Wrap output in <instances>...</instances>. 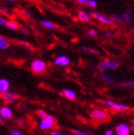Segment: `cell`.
I'll return each instance as SVG.
<instances>
[{
	"instance_id": "obj_1",
	"label": "cell",
	"mask_w": 134,
	"mask_h": 135,
	"mask_svg": "<svg viewBox=\"0 0 134 135\" xmlns=\"http://www.w3.org/2000/svg\"><path fill=\"white\" fill-rule=\"evenodd\" d=\"M119 67V62L117 60H109V59H106L100 61L98 64V68L103 71H108V70H116Z\"/></svg>"
},
{
	"instance_id": "obj_2",
	"label": "cell",
	"mask_w": 134,
	"mask_h": 135,
	"mask_svg": "<svg viewBox=\"0 0 134 135\" xmlns=\"http://www.w3.org/2000/svg\"><path fill=\"white\" fill-rule=\"evenodd\" d=\"M47 69V64L45 61L42 60H34L31 63V70L33 71L35 74H42L46 71Z\"/></svg>"
},
{
	"instance_id": "obj_3",
	"label": "cell",
	"mask_w": 134,
	"mask_h": 135,
	"mask_svg": "<svg viewBox=\"0 0 134 135\" xmlns=\"http://www.w3.org/2000/svg\"><path fill=\"white\" fill-rule=\"evenodd\" d=\"M55 124H56V119L51 115H48L45 118L40 120L39 127L41 130H49L54 127Z\"/></svg>"
},
{
	"instance_id": "obj_4",
	"label": "cell",
	"mask_w": 134,
	"mask_h": 135,
	"mask_svg": "<svg viewBox=\"0 0 134 135\" xmlns=\"http://www.w3.org/2000/svg\"><path fill=\"white\" fill-rule=\"evenodd\" d=\"M103 105L106 107H108L110 109H113L115 111H126L128 109V107L126 104H119L114 101H111V100H106L103 103Z\"/></svg>"
},
{
	"instance_id": "obj_5",
	"label": "cell",
	"mask_w": 134,
	"mask_h": 135,
	"mask_svg": "<svg viewBox=\"0 0 134 135\" xmlns=\"http://www.w3.org/2000/svg\"><path fill=\"white\" fill-rule=\"evenodd\" d=\"M91 16H92L93 18H95L96 20H98L100 23L104 24V25H109V26H110V25H113L114 24L113 20H112L110 17L106 16L104 15L98 13V12H93V13H91Z\"/></svg>"
},
{
	"instance_id": "obj_6",
	"label": "cell",
	"mask_w": 134,
	"mask_h": 135,
	"mask_svg": "<svg viewBox=\"0 0 134 135\" xmlns=\"http://www.w3.org/2000/svg\"><path fill=\"white\" fill-rule=\"evenodd\" d=\"M90 117L93 120H95V121H104V120L107 119L108 114L103 109L96 108V109H93L92 111H91Z\"/></svg>"
},
{
	"instance_id": "obj_7",
	"label": "cell",
	"mask_w": 134,
	"mask_h": 135,
	"mask_svg": "<svg viewBox=\"0 0 134 135\" xmlns=\"http://www.w3.org/2000/svg\"><path fill=\"white\" fill-rule=\"evenodd\" d=\"M131 128L126 124H119L115 128V135H130Z\"/></svg>"
},
{
	"instance_id": "obj_8",
	"label": "cell",
	"mask_w": 134,
	"mask_h": 135,
	"mask_svg": "<svg viewBox=\"0 0 134 135\" xmlns=\"http://www.w3.org/2000/svg\"><path fill=\"white\" fill-rule=\"evenodd\" d=\"M71 62L70 60V57L64 56V55H60L59 57H57L54 60V64L56 66H60V67H65V66H68Z\"/></svg>"
},
{
	"instance_id": "obj_9",
	"label": "cell",
	"mask_w": 134,
	"mask_h": 135,
	"mask_svg": "<svg viewBox=\"0 0 134 135\" xmlns=\"http://www.w3.org/2000/svg\"><path fill=\"white\" fill-rule=\"evenodd\" d=\"M2 95V99L6 102V103H8V104H13L15 102H16L18 100V95L13 91H6L5 93L1 94Z\"/></svg>"
},
{
	"instance_id": "obj_10",
	"label": "cell",
	"mask_w": 134,
	"mask_h": 135,
	"mask_svg": "<svg viewBox=\"0 0 134 135\" xmlns=\"http://www.w3.org/2000/svg\"><path fill=\"white\" fill-rule=\"evenodd\" d=\"M13 112L12 110V108L7 105L2 107L0 108V117L2 118L3 120H10L13 118Z\"/></svg>"
},
{
	"instance_id": "obj_11",
	"label": "cell",
	"mask_w": 134,
	"mask_h": 135,
	"mask_svg": "<svg viewBox=\"0 0 134 135\" xmlns=\"http://www.w3.org/2000/svg\"><path fill=\"white\" fill-rule=\"evenodd\" d=\"M11 83L9 81V80L5 78H1L0 79V94L5 93L6 91H8L10 89Z\"/></svg>"
},
{
	"instance_id": "obj_12",
	"label": "cell",
	"mask_w": 134,
	"mask_h": 135,
	"mask_svg": "<svg viewBox=\"0 0 134 135\" xmlns=\"http://www.w3.org/2000/svg\"><path fill=\"white\" fill-rule=\"evenodd\" d=\"M63 96H64L66 99L70 100V101H74V100H76V98H77V93H76L74 90H72V89L65 88L64 90H63Z\"/></svg>"
},
{
	"instance_id": "obj_13",
	"label": "cell",
	"mask_w": 134,
	"mask_h": 135,
	"mask_svg": "<svg viewBox=\"0 0 134 135\" xmlns=\"http://www.w3.org/2000/svg\"><path fill=\"white\" fill-rule=\"evenodd\" d=\"M11 43L8 39L6 38L5 36H3L0 35V51H5V50L9 49Z\"/></svg>"
},
{
	"instance_id": "obj_14",
	"label": "cell",
	"mask_w": 134,
	"mask_h": 135,
	"mask_svg": "<svg viewBox=\"0 0 134 135\" xmlns=\"http://www.w3.org/2000/svg\"><path fill=\"white\" fill-rule=\"evenodd\" d=\"M77 16H78V19L83 21V22H89L90 21V16L85 11H80L78 13Z\"/></svg>"
},
{
	"instance_id": "obj_15",
	"label": "cell",
	"mask_w": 134,
	"mask_h": 135,
	"mask_svg": "<svg viewBox=\"0 0 134 135\" xmlns=\"http://www.w3.org/2000/svg\"><path fill=\"white\" fill-rule=\"evenodd\" d=\"M6 27L12 31H17L19 29V26L16 21L15 20H7V23H6Z\"/></svg>"
},
{
	"instance_id": "obj_16",
	"label": "cell",
	"mask_w": 134,
	"mask_h": 135,
	"mask_svg": "<svg viewBox=\"0 0 134 135\" xmlns=\"http://www.w3.org/2000/svg\"><path fill=\"white\" fill-rule=\"evenodd\" d=\"M80 50L84 53H88V54H94V55H100V52L98 50L93 48V47H89V46H83L80 47Z\"/></svg>"
},
{
	"instance_id": "obj_17",
	"label": "cell",
	"mask_w": 134,
	"mask_h": 135,
	"mask_svg": "<svg viewBox=\"0 0 134 135\" xmlns=\"http://www.w3.org/2000/svg\"><path fill=\"white\" fill-rule=\"evenodd\" d=\"M41 25L44 28L48 29V30H54L56 28V25L54 24V22H52L51 20H47V19H44L41 21Z\"/></svg>"
},
{
	"instance_id": "obj_18",
	"label": "cell",
	"mask_w": 134,
	"mask_h": 135,
	"mask_svg": "<svg viewBox=\"0 0 134 135\" xmlns=\"http://www.w3.org/2000/svg\"><path fill=\"white\" fill-rule=\"evenodd\" d=\"M122 17H123V21H125L126 23H130L131 22V18H132V16H131V12L128 10L125 11L123 15H122Z\"/></svg>"
},
{
	"instance_id": "obj_19",
	"label": "cell",
	"mask_w": 134,
	"mask_h": 135,
	"mask_svg": "<svg viewBox=\"0 0 134 135\" xmlns=\"http://www.w3.org/2000/svg\"><path fill=\"white\" fill-rule=\"evenodd\" d=\"M100 77H102V79H103L104 81H106V83H113L114 81V79L112 78L111 76H109L108 74L106 73V71H102Z\"/></svg>"
},
{
	"instance_id": "obj_20",
	"label": "cell",
	"mask_w": 134,
	"mask_h": 135,
	"mask_svg": "<svg viewBox=\"0 0 134 135\" xmlns=\"http://www.w3.org/2000/svg\"><path fill=\"white\" fill-rule=\"evenodd\" d=\"M110 18L113 20L114 23H121V22H123V17H122L121 15H118V13L112 15Z\"/></svg>"
},
{
	"instance_id": "obj_21",
	"label": "cell",
	"mask_w": 134,
	"mask_h": 135,
	"mask_svg": "<svg viewBox=\"0 0 134 135\" xmlns=\"http://www.w3.org/2000/svg\"><path fill=\"white\" fill-rule=\"evenodd\" d=\"M85 34L87 35L88 36H90V37H96L98 36V32L95 29H87L85 31Z\"/></svg>"
},
{
	"instance_id": "obj_22",
	"label": "cell",
	"mask_w": 134,
	"mask_h": 135,
	"mask_svg": "<svg viewBox=\"0 0 134 135\" xmlns=\"http://www.w3.org/2000/svg\"><path fill=\"white\" fill-rule=\"evenodd\" d=\"M36 115H37L40 119H43V118H45L46 116H48L49 114H48L45 110H43V109H39V110L36 111Z\"/></svg>"
},
{
	"instance_id": "obj_23",
	"label": "cell",
	"mask_w": 134,
	"mask_h": 135,
	"mask_svg": "<svg viewBox=\"0 0 134 135\" xmlns=\"http://www.w3.org/2000/svg\"><path fill=\"white\" fill-rule=\"evenodd\" d=\"M71 132L74 135H92L90 133L84 132V131H82V130H79V129H71Z\"/></svg>"
},
{
	"instance_id": "obj_24",
	"label": "cell",
	"mask_w": 134,
	"mask_h": 135,
	"mask_svg": "<svg viewBox=\"0 0 134 135\" xmlns=\"http://www.w3.org/2000/svg\"><path fill=\"white\" fill-rule=\"evenodd\" d=\"M124 86H126V87H131V88H134V81H124L122 83Z\"/></svg>"
},
{
	"instance_id": "obj_25",
	"label": "cell",
	"mask_w": 134,
	"mask_h": 135,
	"mask_svg": "<svg viewBox=\"0 0 134 135\" xmlns=\"http://www.w3.org/2000/svg\"><path fill=\"white\" fill-rule=\"evenodd\" d=\"M88 7H90L91 9H94L97 7V1L96 0H89L87 3Z\"/></svg>"
},
{
	"instance_id": "obj_26",
	"label": "cell",
	"mask_w": 134,
	"mask_h": 135,
	"mask_svg": "<svg viewBox=\"0 0 134 135\" xmlns=\"http://www.w3.org/2000/svg\"><path fill=\"white\" fill-rule=\"evenodd\" d=\"M25 123H26V121L24 118H18V119L16 120V124H17L18 126H20V127L25 125Z\"/></svg>"
},
{
	"instance_id": "obj_27",
	"label": "cell",
	"mask_w": 134,
	"mask_h": 135,
	"mask_svg": "<svg viewBox=\"0 0 134 135\" xmlns=\"http://www.w3.org/2000/svg\"><path fill=\"white\" fill-rule=\"evenodd\" d=\"M6 23H7V19L3 16H0V26L6 27Z\"/></svg>"
},
{
	"instance_id": "obj_28",
	"label": "cell",
	"mask_w": 134,
	"mask_h": 135,
	"mask_svg": "<svg viewBox=\"0 0 134 135\" xmlns=\"http://www.w3.org/2000/svg\"><path fill=\"white\" fill-rule=\"evenodd\" d=\"M11 135H23V133L21 132L20 130L18 129H12V131H11Z\"/></svg>"
},
{
	"instance_id": "obj_29",
	"label": "cell",
	"mask_w": 134,
	"mask_h": 135,
	"mask_svg": "<svg viewBox=\"0 0 134 135\" xmlns=\"http://www.w3.org/2000/svg\"><path fill=\"white\" fill-rule=\"evenodd\" d=\"M104 36L107 37V38H111V37H113L114 36V33L111 31H106V33H104Z\"/></svg>"
},
{
	"instance_id": "obj_30",
	"label": "cell",
	"mask_w": 134,
	"mask_h": 135,
	"mask_svg": "<svg viewBox=\"0 0 134 135\" xmlns=\"http://www.w3.org/2000/svg\"><path fill=\"white\" fill-rule=\"evenodd\" d=\"M80 5H82V6H85V5H87V3H88V1L89 0H76Z\"/></svg>"
},
{
	"instance_id": "obj_31",
	"label": "cell",
	"mask_w": 134,
	"mask_h": 135,
	"mask_svg": "<svg viewBox=\"0 0 134 135\" xmlns=\"http://www.w3.org/2000/svg\"><path fill=\"white\" fill-rule=\"evenodd\" d=\"M50 135H66V134H64V133H62V132H60V131H58V130H53L51 132V134Z\"/></svg>"
},
{
	"instance_id": "obj_32",
	"label": "cell",
	"mask_w": 134,
	"mask_h": 135,
	"mask_svg": "<svg viewBox=\"0 0 134 135\" xmlns=\"http://www.w3.org/2000/svg\"><path fill=\"white\" fill-rule=\"evenodd\" d=\"M104 135H115V133L113 132V130L108 129V130H106V132H104Z\"/></svg>"
},
{
	"instance_id": "obj_33",
	"label": "cell",
	"mask_w": 134,
	"mask_h": 135,
	"mask_svg": "<svg viewBox=\"0 0 134 135\" xmlns=\"http://www.w3.org/2000/svg\"><path fill=\"white\" fill-rule=\"evenodd\" d=\"M21 32H22V34H24V35H27V36L29 35V32L27 31V29H25V28L21 29Z\"/></svg>"
},
{
	"instance_id": "obj_34",
	"label": "cell",
	"mask_w": 134,
	"mask_h": 135,
	"mask_svg": "<svg viewBox=\"0 0 134 135\" xmlns=\"http://www.w3.org/2000/svg\"><path fill=\"white\" fill-rule=\"evenodd\" d=\"M7 1H10V2H15V1H17V0H7Z\"/></svg>"
},
{
	"instance_id": "obj_35",
	"label": "cell",
	"mask_w": 134,
	"mask_h": 135,
	"mask_svg": "<svg viewBox=\"0 0 134 135\" xmlns=\"http://www.w3.org/2000/svg\"><path fill=\"white\" fill-rule=\"evenodd\" d=\"M132 133H133V134H134V127H133V128H132Z\"/></svg>"
},
{
	"instance_id": "obj_36",
	"label": "cell",
	"mask_w": 134,
	"mask_h": 135,
	"mask_svg": "<svg viewBox=\"0 0 134 135\" xmlns=\"http://www.w3.org/2000/svg\"><path fill=\"white\" fill-rule=\"evenodd\" d=\"M133 1H134V0H133Z\"/></svg>"
}]
</instances>
